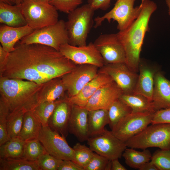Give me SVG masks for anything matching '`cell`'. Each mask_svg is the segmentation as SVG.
<instances>
[{
  "mask_svg": "<svg viewBox=\"0 0 170 170\" xmlns=\"http://www.w3.org/2000/svg\"><path fill=\"white\" fill-rule=\"evenodd\" d=\"M65 91L61 77L51 79L43 83L38 92L37 104L45 102L54 101L63 98L65 97Z\"/></svg>",
  "mask_w": 170,
  "mask_h": 170,
  "instance_id": "obj_23",
  "label": "cell"
},
{
  "mask_svg": "<svg viewBox=\"0 0 170 170\" xmlns=\"http://www.w3.org/2000/svg\"><path fill=\"white\" fill-rule=\"evenodd\" d=\"M166 3L168 8V13L170 16V0H166Z\"/></svg>",
  "mask_w": 170,
  "mask_h": 170,
  "instance_id": "obj_48",
  "label": "cell"
},
{
  "mask_svg": "<svg viewBox=\"0 0 170 170\" xmlns=\"http://www.w3.org/2000/svg\"><path fill=\"white\" fill-rule=\"evenodd\" d=\"M142 8L137 19L126 30L117 33L125 53L126 64L137 72L140 62V55L145 34L149 30V24L156 4L150 0H142Z\"/></svg>",
  "mask_w": 170,
  "mask_h": 170,
  "instance_id": "obj_2",
  "label": "cell"
},
{
  "mask_svg": "<svg viewBox=\"0 0 170 170\" xmlns=\"http://www.w3.org/2000/svg\"><path fill=\"white\" fill-rule=\"evenodd\" d=\"M38 139L49 154L62 160L74 161V150L65 138L48 126H42Z\"/></svg>",
  "mask_w": 170,
  "mask_h": 170,
  "instance_id": "obj_11",
  "label": "cell"
},
{
  "mask_svg": "<svg viewBox=\"0 0 170 170\" xmlns=\"http://www.w3.org/2000/svg\"><path fill=\"white\" fill-rule=\"evenodd\" d=\"M59 51L76 65L91 64L100 68L105 64L101 55L92 42L82 46L65 43L60 46Z\"/></svg>",
  "mask_w": 170,
  "mask_h": 170,
  "instance_id": "obj_13",
  "label": "cell"
},
{
  "mask_svg": "<svg viewBox=\"0 0 170 170\" xmlns=\"http://www.w3.org/2000/svg\"><path fill=\"white\" fill-rule=\"evenodd\" d=\"M42 127L32 110L27 111L24 115L22 127L18 137L25 142L38 139Z\"/></svg>",
  "mask_w": 170,
  "mask_h": 170,
  "instance_id": "obj_25",
  "label": "cell"
},
{
  "mask_svg": "<svg viewBox=\"0 0 170 170\" xmlns=\"http://www.w3.org/2000/svg\"><path fill=\"white\" fill-rule=\"evenodd\" d=\"M60 99L40 103L31 110L42 126H48L49 120Z\"/></svg>",
  "mask_w": 170,
  "mask_h": 170,
  "instance_id": "obj_32",
  "label": "cell"
},
{
  "mask_svg": "<svg viewBox=\"0 0 170 170\" xmlns=\"http://www.w3.org/2000/svg\"><path fill=\"white\" fill-rule=\"evenodd\" d=\"M15 48L9 53L0 71L3 77L41 84L61 77L76 65L59 51L48 46L18 42Z\"/></svg>",
  "mask_w": 170,
  "mask_h": 170,
  "instance_id": "obj_1",
  "label": "cell"
},
{
  "mask_svg": "<svg viewBox=\"0 0 170 170\" xmlns=\"http://www.w3.org/2000/svg\"><path fill=\"white\" fill-rule=\"evenodd\" d=\"M113 81L108 75L98 72L77 94L70 97L66 96V99L71 105L85 108L90 98L99 88Z\"/></svg>",
  "mask_w": 170,
  "mask_h": 170,
  "instance_id": "obj_19",
  "label": "cell"
},
{
  "mask_svg": "<svg viewBox=\"0 0 170 170\" xmlns=\"http://www.w3.org/2000/svg\"><path fill=\"white\" fill-rule=\"evenodd\" d=\"M152 101L156 111L170 108V80L158 71L154 77Z\"/></svg>",
  "mask_w": 170,
  "mask_h": 170,
  "instance_id": "obj_21",
  "label": "cell"
},
{
  "mask_svg": "<svg viewBox=\"0 0 170 170\" xmlns=\"http://www.w3.org/2000/svg\"><path fill=\"white\" fill-rule=\"evenodd\" d=\"M115 0L114 6L110 10L94 19V28L101 26L105 20L110 22L113 20L117 22L119 31H122L128 28L138 17L141 10V4L134 7L136 0Z\"/></svg>",
  "mask_w": 170,
  "mask_h": 170,
  "instance_id": "obj_8",
  "label": "cell"
},
{
  "mask_svg": "<svg viewBox=\"0 0 170 170\" xmlns=\"http://www.w3.org/2000/svg\"><path fill=\"white\" fill-rule=\"evenodd\" d=\"M27 111L20 110L9 113L7 121V130L10 139L18 137L21 131L25 113Z\"/></svg>",
  "mask_w": 170,
  "mask_h": 170,
  "instance_id": "obj_33",
  "label": "cell"
},
{
  "mask_svg": "<svg viewBox=\"0 0 170 170\" xmlns=\"http://www.w3.org/2000/svg\"><path fill=\"white\" fill-rule=\"evenodd\" d=\"M9 53L6 51L0 45V71L4 67L7 60Z\"/></svg>",
  "mask_w": 170,
  "mask_h": 170,
  "instance_id": "obj_44",
  "label": "cell"
},
{
  "mask_svg": "<svg viewBox=\"0 0 170 170\" xmlns=\"http://www.w3.org/2000/svg\"><path fill=\"white\" fill-rule=\"evenodd\" d=\"M72 105L66 99L61 98L51 116L48 126L66 138L68 135V126Z\"/></svg>",
  "mask_w": 170,
  "mask_h": 170,
  "instance_id": "obj_18",
  "label": "cell"
},
{
  "mask_svg": "<svg viewBox=\"0 0 170 170\" xmlns=\"http://www.w3.org/2000/svg\"><path fill=\"white\" fill-rule=\"evenodd\" d=\"M23 0H16V4L20 5Z\"/></svg>",
  "mask_w": 170,
  "mask_h": 170,
  "instance_id": "obj_49",
  "label": "cell"
},
{
  "mask_svg": "<svg viewBox=\"0 0 170 170\" xmlns=\"http://www.w3.org/2000/svg\"><path fill=\"white\" fill-rule=\"evenodd\" d=\"M58 170H84V169L72 160H62Z\"/></svg>",
  "mask_w": 170,
  "mask_h": 170,
  "instance_id": "obj_43",
  "label": "cell"
},
{
  "mask_svg": "<svg viewBox=\"0 0 170 170\" xmlns=\"http://www.w3.org/2000/svg\"><path fill=\"white\" fill-rule=\"evenodd\" d=\"M0 170H40L37 161L0 158Z\"/></svg>",
  "mask_w": 170,
  "mask_h": 170,
  "instance_id": "obj_30",
  "label": "cell"
},
{
  "mask_svg": "<svg viewBox=\"0 0 170 170\" xmlns=\"http://www.w3.org/2000/svg\"><path fill=\"white\" fill-rule=\"evenodd\" d=\"M25 143L18 137L10 139L0 145V158H22Z\"/></svg>",
  "mask_w": 170,
  "mask_h": 170,
  "instance_id": "obj_28",
  "label": "cell"
},
{
  "mask_svg": "<svg viewBox=\"0 0 170 170\" xmlns=\"http://www.w3.org/2000/svg\"><path fill=\"white\" fill-rule=\"evenodd\" d=\"M125 143L127 147L134 149L170 150V124H152Z\"/></svg>",
  "mask_w": 170,
  "mask_h": 170,
  "instance_id": "obj_5",
  "label": "cell"
},
{
  "mask_svg": "<svg viewBox=\"0 0 170 170\" xmlns=\"http://www.w3.org/2000/svg\"><path fill=\"white\" fill-rule=\"evenodd\" d=\"M98 72L109 76L123 94L133 93L138 74L131 70L125 63L105 64L99 68Z\"/></svg>",
  "mask_w": 170,
  "mask_h": 170,
  "instance_id": "obj_15",
  "label": "cell"
},
{
  "mask_svg": "<svg viewBox=\"0 0 170 170\" xmlns=\"http://www.w3.org/2000/svg\"><path fill=\"white\" fill-rule=\"evenodd\" d=\"M170 123V108L157 110L154 113L151 124Z\"/></svg>",
  "mask_w": 170,
  "mask_h": 170,
  "instance_id": "obj_41",
  "label": "cell"
},
{
  "mask_svg": "<svg viewBox=\"0 0 170 170\" xmlns=\"http://www.w3.org/2000/svg\"><path fill=\"white\" fill-rule=\"evenodd\" d=\"M83 0H52L49 3L57 10L68 14L78 7Z\"/></svg>",
  "mask_w": 170,
  "mask_h": 170,
  "instance_id": "obj_40",
  "label": "cell"
},
{
  "mask_svg": "<svg viewBox=\"0 0 170 170\" xmlns=\"http://www.w3.org/2000/svg\"><path fill=\"white\" fill-rule=\"evenodd\" d=\"M154 113L131 112L122 118L111 131L118 138L126 142L151 123Z\"/></svg>",
  "mask_w": 170,
  "mask_h": 170,
  "instance_id": "obj_9",
  "label": "cell"
},
{
  "mask_svg": "<svg viewBox=\"0 0 170 170\" xmlns=\"http://www.w3.org/2000/svg\"><path fill=\"white\" fill-rule=\"evenodd\" d=\"M88 110L85 108L72 105L68 126L69 132L81 142L90 138L88 127Z\"/></svg>",
  "mask_w": 170,
  "mask_h": 170,
  "instance_id": "obj_17",
  "label": "cell"
},
{
  "mask_svg": "<svg viewBox=\"0 0 170 170\" xmlns=\"http://www.w3.org/2000/svg\"><path fill=\"white\" fill-rule=\"evenodd\" d=\"M0 2L10 5L16 4V0H0Z\"/></svg>",
  "mask_w": 170,
  "mask_h": 170,
  "instance_id": "obj_47",
  "label": "cell"
},
{
  "mask_svg": "<svg viewBox=\"0 0 170 170\" xmlns=\"http://www.w3.org/2000/svg\"><path fill=\"white\" fill-rule=\"evenodd\" d=\"M111 0H88V3L94 10H106L110 6Z\"/></svg>",
  "mask_w": 170,
  "mask_h": 170,
  "instance_id": "obj_42",
  "label": "cell"
},
{
  "mask_svg": "<svg viewBox=\"0 0 170 170\" xmlns=\"http://www.w3.org/2000/svg\"><path fill=\"white\" fill-rule=\"evenodd\" d=\"M131 109L119 99L116 100L108 109L110 127L111 129L122 118L132 112Z\"/></svg>",
  "mask_w": 170,
  "mask_h": 170,
  "instance_id": "obj_31",
  "label": "cell"
},
{
  "mask_svg": "<svg viewBox=\"0 0 170 170\" xmlns=\"http://www.w3.org/2000/svg\"><path fill=\"white\" fill-rule=\"evenodd\" d=\"M99 68L91 64L77 65L72 71L61 77L67 97L77 94L98 73Z\"/></svg>",
  "mask_w": 170,
  "mask_h": 170,
  "instance_id": "obj_12",
  "label": "cell"
},
{
  "mask_svg": "<svg viewBox=\"0 0 170 170\" xmlns=\"http://www.w3.org/2000/svg\"><path fill=\"white\" fill-rule=\"evenodd\" d=\"M94 11L87 3L77 7L68 14L65 25L68 43L75 46L87 45L88 35L93 23Z\"/></svg>",
  "mask_w": 170,
  "mask_h": 170,
  "instance_id": "obj_4",
  "label": "cell"
},
{
  "mask_svg": "<svg viewBox=\"0 0 170 170\" xmlns=\"http://www.w3.org/2000/svg\"><path fill=\"white\" fill-rule=\"evenodd\" d=\"M0 22L14 27L27 25L20 5H10L1 2H0Z\"/></svg>",
  "mask_w": 170,
  "mask_h": 170,
  "instance_id": "obj_24",
  "label": "cell"
},
{
  "mask_svg": "<svg viewBox=\"0 0 170 170\" xmlns=\"http://www.w3.org/2000/svg\"><path fill=\"white\" fill-rule=\"evenodd\" d=\"M119 99L131 109L132 112L156 111L153 102L140 94H123Z\"/></svg>",
  "mask_w": 170,
  "mask_h": 170,
  "instance_id": "obj_26",
  "label": "cell"
},
{
  "mask_svg": "<svg viewBox=\"0 0 170 170\" xmlns=\"http://www.w3.org/2000/svg\"><path fill=\"white\" fill-rule=\"evenodd\" d=\"M62 160L47 152L40 156L37 162L40 170H58Z\"/></svg>",
  "mask_w": 170,
  "mask_h": 170,
  "instance_id": "obj_39",
  "label": "cell"
},
{
  "mask_svg": "<svg viewBox=\"0 0 170 170\" xmlns=\"http://www.w3.org/2000/svg\"><path fill=\"white\" fill-rule=\"evenodd\" d=\"M93 43L101 55L105 64H126L125 50L117 33L101 34Z\"/></svg>",
  "mask_w": 170,
  "mask_h": 170,
  "instance_id": "obj_14",
  "label": "cell"
},
{
  "mask_svg": "<svg viewBox=\"0 0 170 170\" xmlns=\"http://www.w3.org/2000/svg\"><path fill=\"white\" fill-rule=\"evenodd\" d=\"M136 83L133 93L142 95L152 101L154 77L156 70L140 62Z\"/></svg>",
  "mask_w": 170,
  "mask_h": 170,
  "instance_id": "obj_22",
  "label": "cell"
},
{
  "mask_svg": "<svg viewBox=\"0 0 170 170\" xmlns=\"http://www.w3.org/2000/svg\"><path fill=\"white\" fill-rule=\"evenodd\" d=\"M111 160L95 152L84 170H111Z\"/></svg>",
  "mask_w": 170,
  "mask_h": 170,
  "instance_id": "obj_38",
  "label": "cell"
},
{
  "mask_svg": "<svg viewBox=\"0 0 170 170\" xmlns=\"http://www.w3.org/2000/svg\"><path fill=\"white\" fill-rule=\"evenodd\" d=\"M74 152V162L84 168L93 157L94 152L86 145L76 143L73 148Z\"/></svg>",
  "mask_w": 170,
  "mask_h": 170,
  "instance_id": "obj_35",
  "label": "cell"
},
{
  "mask_svg": "<svg viewBox=\"0 0 170 170\" xmlns=\"http://www.w3.org/2000/svg\"><path fill=\"white\" fill-rule=\"evenodd\" d=\"M123 93L121 88L113 81L99 88L90 98L85 108L88 111L108 110Z\"/></svg>",
  "mask_w": 170,
  "mask_h": 170,
  "instance_id": "obj_16",
  "label": "cell"
},
{
  "mask_svg": "<svg viewBox=\"0 0 170 170\" xmlns=\"http://www.w3.org/2000/svg\"><path fill=\"white\" fill-rule=\"evenodd\" d=\"M47 152L38 139H33L25 142L22 158L37 161L40 156Z\"/></svg>",
  "mask_w": 170,
  "mask_h": 170,
  "instance_id": "obj_34",
  "label": "cell"
},
{
  "mask_svg": "<svg viewBox=\"0 0 170 170\" xmlns=\"http://www.w3.org/2000/svg\"><path fill=\"white\" fill-rule=\"evenodd\" d=\"M130 148H126L122 155L126 163L130 167L139 169L144 164L151 160L152 155L148 149L140 151Z\"/></svg>",
  "mask_w": 170,
  "mask_h": 170,
  "instance_id": "obj_29",
  "label": "cell"
},
{
  "mask_svg": "<svg viewBox=\"0 0 170 170\" xmlns=\"http://www.w3.org/2000/svg\"><path fill=\"white\" fill-rule=\"evenodd\" d=\"M139 169V170H158L156 166L151 161L145 163Z\"/></svg>",
  "mask_w": 170,
  "mask_h": 170,
  "instance_id": "obj_46",
  "label": "cell"
},
{
  "mask_svg": "<svg viewBox=\"0 0 170 170\" xmlns=\"http://www.w3.org/2000/svg\"><path fill=\"white\" fill-rule=\"evenodd\" d=\"M127 169L120 162L118 159L111 160V170H126Z\"/></svg>",
  "mask_w": 170,
  "mask_h": 170,
  "instance_id": "obj_45",
  "label": "cell"
},
{
  "mask_svg": "<svg viewBox=\"0 0 170 170\" xmlns=\"http://www.w3.org/2000/svg\"><path fill=\"white\" fill-rule=\"evenodd\" d=\"M150 161L158 170H170V150H156L152 155Z\"/></svg>",
  "mask_w": 170,
  "mask_h": 170,
  "instance_id": "obj_37",
  "label": "cell"
},
{
  "mask_svg": "<svg viewBox=\"0 0 170 170\" xmlns=\"http://www.w3.org/2000/svg\"><path fill=\"white\" fill-rule=\"evenodd\" d=\"M87 142L93 151L110 160L120 158L127 147L125 142L106 129L101 134L90 137Z\"/></svg>",
  "mask_w": 170,
  "mask_h": 170,
  "instance_id": "obj_10",
  "label": "cell"
},
{
  "mask_svg": "<svg viewBox=\"0 0 170 170\" xmlns=\"http://www.w3.org/2000/svg\"><path fill=\"white\" fill-rule=\"evenodd\" d=\"M20 5L27 25L34 30L53 25L59 20L58 10L49 3L23 0Z\"/></svg>",
  "mask_w": 170,
  "mask_h": 170,
  "instance_id": "obj_6",
  "label": "cell"
},
{
  "mask_svg": "<svg viewBox=\"0 0 170 170\" xmlns=\"http://www.w3.org/2000/svg\"><path fill=\"white\" fill-rule=\"evenodd\" d=\"M9 113L8 106L0 99V145L10 139L7 130L8 117Z\"/></svg>",
  "mask_w": 170,
  "mask_h": 170,
  "instance_id": "obj_36",
  "label": "cell"
},
{
  "mask_svg": "<svg viewBox=\"0 0 170 170\" xmlns=\"http://www.w3.org/2000/svg\"><path fill=\"white\" fill-rule=\"evenodd\" d=\"M26 44H39L52 47L59 51L62 44L68 43L65 22L62 20L56 23L35 30L19 42Z\"/></svg>",
  "mask_w": 170,
  "mask_h": 170,
  "instance_id": "obj_7",
  "label": "cell"
},
{
  "mask_svg": "<svg viewBox=\"0 0 170 170\" xmlns=\"http://www.w3.org/2000/svg\"><path fill=\"white\" fill-rule=\"evenodd\" d=\"M42 2L49 3L52 0H37Z\"/></svg>",
  "mask_w": 170,
  "mask_h": 170,
  "instance_id": "obj_50",
  "label": "cell"
},
{
  "mask_svg": "<svg viewBox=\"0 0 170 170\" xmlns=\"http://www.w3.org/2000/svg\"><path fill=\"white\" fill-rule=\"evenodd\" d=\"M43 83L1 76L0 99L8 106L10 113L31 110L37 104L38 93Z\"/></svg>",
  "mask_w": 170,
  "mask_h": 170,
  "instance_id": "obj_3",
  "label": "cell"
},
{
  "mask_svg": "<svg viewBox=\"0 0 170 170\" xmlns=\"http://www.w3.org/2000/svg\"><path fill=\"white\" fill-rule=\"evenodd\" d=\"M34 30L27 25L18 27L3 24L0 27V42L3 48L8 53L15 49L16 43L31 33Z\"/></svg>",
  "mask_w": 170,
  "mask_h": 170,
  "instance_id": "obj_20",
  "label": "cell"
},
{
  "mask_svg": "<svg viewBox=\"0 0 170 170\" xmlns=\"http://www.w3.org/2000/svg\"><path fill=\"white\" fill-rule=\"evenodd\" d=\"M109 123L108 110H90L88 113V127L90 137L99 135L105 131V126Z\"/></svg>",
  "mask_w": 170,
  "mask_h": 170,
  "instance_id": "obj_27",
  "label": "cell"
}]
</instances>
